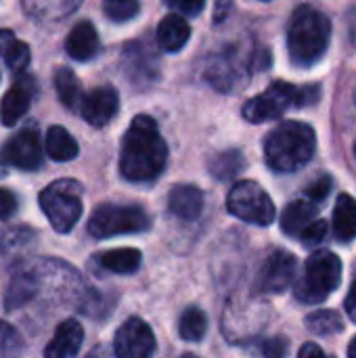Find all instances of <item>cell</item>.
Returning <instances> with one entry per match:
<instances>
[{"mask_svg":"<svg viewBox=\"0 0 356 358\" xmlns=\"http://www.w3.org/2000/svg\"><path fill=\"white\" fill-rule=\"evenodd\" d=\"M17 197L8 189H0V220H8L17 212Z\"/></svg>","mask_w":356,"mask_h":358,"instance_id":"36","label":"cell"},{"mask_svg":"<svg viewBox=\"0 0 356 358\" xmlns=\"http://www.w3.org/2000/svg\"><path fill=\"white\" fill-rule=\"evenodd\" d=\"M99 264L109 271V273H118V275H130L136 273L141 266V252L132 250V248H122V250H109L97 256Z\"/></svg>","mask_w":356,"mask_h":358,"instance_id":"26","label":"cell"},{"mask_svg":"<svg viewBox=\"0 0 356 358\" xmlns=\"http://www.w3.org/2000/svg\"><path fill=\"white\" fill-rule=\"evenodd\" d=\"M306 327L315 336H334L344 329L342 319L334 310H317L306 317Z\"/></svg>","mask_w":356,"mask_h":358,"instance_id":"30","label":"cell"},{"mask_svg":"<svg viewBox=\"0 0 356 358\" xmlns=\"http://www.w3.org/2000/svg\"><path fill=\"white\" fill-rule=\"evenodd\" d=\"M319 99L317 86L298 88L287 82H275L264 92L256 94L243 105V117L252 124H262L281 117L292 107H304Z\"/></svg>","mask_w":356,"mask_h":358,"instance_id":"5","label":"cell"},{"mask_svg":"<svg viewBox=\"0 0 356 358\" xmlns=\"http://www.w3.org/2000/svg\"><path fill=\"white\" fill-rule=\"evenodd\" d=\"M262 350H264V355L269 358H283L285 357V352H287V344H285V340L277 338V340L266 342Z\"/></svg>","mask_w":356,"mask_h":358,"instance_id":"37","label":"cell"},{"mask_svg":"<svg viewBox=\"0 0 356 358\" xmlns=\"http://www.w3.org/2000/svg\"><path fill=\"white\" fill-rule=\"evenodd\" d=\"M208 331V317L204 310L191 306L183 313L180 321H178V334L183 340L187 342H199Z\"/></svg>","mask_w":356,"mask_h":358,"instance_id":"29","label":"cell"},{"mask_svg":"<svg viewBox=\"0 0 356 358\" xmlns=\"http://www.w3.org/2000/svg\"><path fill=\"white\" fill-rule=\"evenodd\" d=\"M348 358H356V338L350 342V346H348Z\"/></svg>","mask_w":356,"mask_h":358,"instance_id":"40","label":"cell"},{"mask_svg":"<svg viewBox=\"0 0 356 358\" xmlns=\"http://www.w3.org/2000/svg\"><path fill=\"white\" fill-rule=\"evenodd\" d=\"M155 336L143 319H128L115 334L113 352L118 358H151L155 352Z\"/></svg>","mask_w":356,"mask_h":358,"instance_id":"11","label":"cell"},{"mask_svg":"<svg viewBox=\"0 0 356 358\" xmlns=\"http://www.w3.org/2000/svg\"><path fill=\"white\" fill-rule=\"evenodd\" d=\"M229 212L250 224L269 227L275 220V203L266 195V191L254 180L237 182L227 197Z\"/></svg>","mask_w":356,"mask_h":358,"instance_id":"9","label":"cell"},{"mask_svg":"<svg viewBox=\"0 0 356 358\" xmlns=\"http://www.w3.org/2000/svg\"><path fill=\"white\" fill-rule=\"evenodd\" d=\"M166 164L168 147L155 120L149 115H136L122 141V176L130 182H151L164 172Z\"/></svg>","mask_w":356,"mask_h":358,"instance_id":"2","label":"cell"},{"mask_svg":"<svg viewBox=\"0 0 356 358\" xmlns=\"http://www.w3.org/2000/svg\"><path fill=\"white\" fill-rule=\"evenodd\" d=\"M355 103H356V92H355Z\"/></svg>","mask_w":356,"mask_h":358,"instance_id":"42","label":"cell"},{"mask_svg":"<svg viewBox=\"0 0 356 358\" xmlns=\"http://www.w3.org/2000/svg\"><path fill=\"white\" fill-rule=\"evenodd\" d=\"M40 208L57 233H69L82 216V185L71 178L50 182L40 193Z\"/></svg>","mask_w":356,"mask_h":358,"instance_id":"7","label":"cell"},{"mask_svg":"<svg viewBox=\"0 0 356 358\" xmlns=\"http://www.w3.org/2000/svg\"><path fill=\"white\" fill-rule=\"evenodd\" d=\"M355 155H356V145H355Z\"/></svg>","mask_w":356,"mask_h":358,"instance_id":"43","label":"cell"},{"mask_svg":"<svg viewBox=\"0 0 356 358\" xmlns=\"http://www.w3.org/2000/svg\"><path fill=\"white\" fill-rule=\"evenodd\" d=\"M178 358H197V357H195V355H180Z\"/></svg>","mask_w":356,"mask_h":358,"instance_id":"41","label":"cell"},{"mask_svg":"<svg viewBox=\"0 0 356 358\" xmlns=\"http://www.w3.org/2000/svg\"><path fill=\"white\" fill-rule=\"evenodd\" d=\"M2 159L19 170H38L42 166V143L34 128L19 130L2 151Z\"/></svg>","mask_w":356,"mask_h":358,"instance_id":"13","label":"cell"},{"mask_svg":"<svg viewBox=\"0 0 356 358\" xmlns=\"http://www.w3.org/2000/svg\"><path fill=\"white\" fill-rule=\"evenodd\" d=\"M157 46L166 52H178L191 38V27L183 15H166L157 25Z\"/></svg>","mask_w":356,"mask_h":358,"instance_id":"19","label":"cell"},{"mask_svg":"<svg viewBox=\"0 0 356 358\" xmlns=\"http://www.w3.org/2000/svg\"><path fill=\"white\" fill-rule=\"evenodd\" d=\"M168 210L178 220H197L204 212V193L195 185H176L168 195Z\"/></svg>","mask_w":356,"mask_h":358,"instance_id":"17","label":"cell"},{"mask_svg":"<svg viewBox=\"0 0 356 358\" xmlns=\"http://www.w3.org/2000/svg\"><path fill=\"white\" fill-rule=\"evenodd\" d=\"M332 178L329 176H319V178H315L306 189H304V195H306V199L308 201H313V203H319V201H323L327 195H329V191H332Z\"/></svg>","mask_w":356,"mask_h":358,"instance_id":"33","label":"cell"},{"mask_svg":"<svg viewBox=\"0 0 356 358\" xmlns=\"http://www.w3.org/2000/svg\"><path fill=\"white\" fill-rule=\"evenodd\" d=\"M0 59L6 63V67L13 73H21L31 59L29 46L21 42L10 29H0Z\"/></svg>","mask_w":356,"mask_h":358,"instance_id":"22","label":"cell"},{"mask_svg":"<svg viewBox=\"0 0 356 358\" xmlns=\"http://www.w3.org/2000/svg\"><path fill=\"white\" fill-rule=\"evenodd\" d=\"M36 245V231L27 227H13L0 233V264L21 260Z\"/></svg>","mask_w":356,"mask_h":358,"instance_id":"20","label":"cell"},{"mask_svg":"<svg viewBox=\"0 0 356 358\" xmlns=\"http://www.w3.org/2000/svg\"><path fill=\"white\" fill-rule=\"evenodd\" d=\"M329 40H332V21L325 13L313 6L296 8L287 27V50L296 65L300 67L315 65L327 52Z\"/></svg>","mask_w":356,"mask_h":358,"instance_id":"4","label":"cell"},{"mask_svg":"<svg viewBox=\"0 0 356 358\" xmlns=\"http://www.w3.org/2000/svg\"><path fill=\"white\" fill-rule=\"evenodd\" d=\"M65 50L76 61H90L99 52V34L90 21H80L73 25L65 40Z\"/></svg>","mask_w":356,"mask_h":358,"instance_id":"18","label":"cell"},{"mask_svg":"<svg viewBox=\"0 0 356 358\" xmlns=\"http://www.w3.org/2000/svg\"><path fill=\"white\" fill-rule=\"evenodd\" d=\"M82 340H84L82 325L76 319H67L57 327L52 340L44 348V358H73L80 352Z\"/></svg>","mask_w":356,"mask_h":358,"instance_id":"16","label":"cell"},{"mask_svg":"<svg viewBox=\"0 0 356 358\" xmlns=\"http://www.w3.org/2000/svg\"><path fill=\"white\" fill-rule=\"evenodd\" d=\"M344 308H346L348 317L356 323V279L353 281V285H350V292H348V296H346Z\"/></svg>","mask_w":356,"mask_h":358,"instance_id":"39","label":"cell"},{"mask_svg":"<svg viewBox=\"0 0 356 358\" xmlns=\"http://www.w3.org/2000/svg\"><path fill=\"white\" fill-rule=\"evenodd\" d=\"M250 71H252L250 59L243 55L239 46H225L222 50L214 52L206 63L208 82L222 92L241 88Z\"/></svg>","mask_w":356,"mask_h":358,"instance_id":"10","label":"cell"},{"mask_svg":"<svg viewBox=\"0 0 356 358\" xmlns=\"http://www.w3.org/2000/svg\"><path fill=\"white\" fill-rule=\"evenodd\" d=\"M296 275V258L285 250H275L262 264L256 287L264 294H283Z\"/></svg>","mask_w":356,"mask_h":358,"instance_id":"12","label":"cell"},{"mask_svg":"<svg viewBox=\"0 0 356 358\" xmlns=\"http://www.w3.org/2000/svg\"><path fill=\"white\" fill-rule=\"evenodd\" d=\"M170 8L178 10L180 15H189V17H195L204 10L206 6V0H164Z\"/></svg>","mask_w":356,"mask_h":358,"instance_id":"35","label":"cell"},{"mask_svg":"<svg viewBox=\"0 0 356 358\" xmlns=\"http://www.w3.org/2000/svg\"><path fill=\"white\" fill-rule=\"evenodd\" d=\"M149 216L138 206H113L105 203L99 206L90 220H88V233L97 239H107L115 235H128V233H141L149 229Z\"/></svg>","mask_w":356,"mask_h":358,"instance_id":"8","label":"cell"},{"mask_svg":"<svg viewBox=\"0 0 356 358\" xmlns=\"http://www.w3.org/2000/svg\"><path fill=\"white\" fill-rule=\"evenodd\" d=\"M105 13L113 21H128L138 13V0H105Z\"/></svg>","mask_w":356,"mask_h":358,"instance_id":"32","label":"cell"},{"mask_svg":"<svg viewBox=\"0 0 356 358\" xmlns=\"http://www.w3.org/2000/svg\"><path fill=\"white\" fill-rule=\"evenodd\" d=\"M208 168H210V172H212L214 178H218V180H231V178H235L245 168V159H243V153L241 151L231 149V151L216 153L210 159Z\"/></svg>","mask_w":356,"mask_h":358,"instance_id":"28","label":"cell"},{"mask_svg":"<svg viewBox=\"0 0 356 358\" xmlns=\"http://www.w3.org/2000/svg\"><path fill=\"white\" fill-rule=\"evenodd\" d=\"M118 109H120V99H118L115 88H111V86H99V88L90 90L88 94H84V99L80 103L82 117L94 128L107 126L115 117Z\"/></svg>","mask_w":356,"mask_h":358,"instance_id":"14","label":"cell"},{"mask_svg":"<svg viewBox=\"0 0 356 358\" xmlns=\"http://www.w3.org/2000/svg\"><path fill=\"white\" fill-rule=\"evenodd\" d=\"M298 358H332L327 352H323V348L321 346H317V344H304L302 348H300V355Z\"/></svg>","mask_w":356,"mask_h":358,"instance_id":"38","label":"cell"},{"mask_svg":"<svg viewBox=\"0 0 356 358\" xmlns=\"http://www.w3.org/2000/svg\"><path fill=\"white\" fill-rule=\"evenodd\" d=\"M334 233L342 243H348L356 237V201L346 193H342L336 201Z\"/></svg>","mask_w":356,"mask_h":358,"instance_id":"24","label":"cell"},{"mask_svg":"<svg viewBox=\"0 0 356 358\" xmlns=\"http://www.w3.org/2000/svg\"><path fill=\"white\" fill-rule=\"evenodd\" d=\"M55 88H57V94H59L61 103L67 109H80V103H82L84 94H82L80 80L76 78V73L69 67H61V69L55 71Z\"/></svg>","mask_w":356,"mask_h":358,"instance_id":"27","label":"cell"},{"mask_svg":"<svg viewBox=\"0 0 356 358\" xmlns=\"http://www.w3.org/2000/svg\"><path fill=\"white\" fill-rule=\"evenodd\" d=\"M34 78L31 76H17L15 84L4 92L0 101V122L4 126H15L29 109L34 96Z\"/></svg>","mask_w":356,"mask_h":358,"instance_id":"15","label":"cell"},{"mask_svg":"<svg viewBox=\"0 0 356 358\" xmlns=\"http://www.w3.org/2000/svg\"><path fill=\"white\" fill-rule=\"evenodd\" d=\"M82 0H23L25 10L40 21H59L71 15Z\"/></svg>","mask_w":356,"mask_h":358,"instance_id":"25","label":"cell"},{"mask_svg":"<svg viewBox=\"0 0 356 358\" xmlns=\"http://www.w3.org/2000/svg\"><path fill=\"white\" fill-rule=\"evenodd\" d=\"M23 352V340L19 336V331L0 321V358H19Z\"/></svg>","mask_w":356,"mask_h":358,"instance_id":"31","label":"cell"},{"mask_svg":"<svg viewBox=\"0 0 356 358\" xmlns=\"http://www.w3.org/2000/svg\"><path fill=\"white\" fill-rule=\"evenodd\" d=\"M327 237V222L325 220H315L306 227V231L302 233V241L308 245V248H315L319 245L321 241H325Z\"/></svg>","mask_w":356,"mask_h":358,"instance_id":"34","label":"cell"},{"mask_svg":"<svg viewBox=\"0 0 356 358\" xmlns=\"http://www.w3.org/2000/svg\"><path fill=\"white\" fill-rule=\"evenodd\" d=\"M317 149V134L308 124L283 122L264 141L266 164L275 172H296L306 166Z\"/></svg>","mask_w":356,"mask_h":358,"instance_id":"3","label":"cell"},{"mask_svg":"<svg viewBox=\"0 0 356 358\" xmlns=\"http://www.w3.org/2000/svg\"><path fill=\"white\" fill-rule=\"evenodd\" d=\"M84 296V283L80 273L69 264L46 258L34 264H23L15 271L6 296L4 308L21 310L31 302H55V304H76Z\"/></svg>","mask_w":356,"mask_h":358,"instance_id":"1","label":"cell"},{"mask_svg":"<svg viewBox=\"0 0 356 358\" xmlns=\"http://www.w3.org/2000/svg\"><path fill=\"white\" fill-rule=\"evenodd\" d=\"M315 216H317V208L313 201L308 199L292 201L281 214V231L290 237H302L306 227L315 222Z\"/></svg>","mask_w":356,"mask_h":358,"instance_id":"21","label":"cell"},{"mask_svg":"<svg viewBox=\"0 0 356 358\" xmlns=\"http://www.w3.org/2000/svg\"><path fill=\"white\" fill-rule=\"evenodd\" d=\"M264 2H266V0H264Z\"/></svg>","mask_w":356,"mask_h":358,"instance_id":"44","label":"cell"},{"mask_svg":"<svg viewBox=\"0 0 356 358\" xmlns=\"http://www.w3.org/2000/svg\"><path fill=\"white\" fill-rule=\"evenodd\" d=\"M44 149L48 153V157L55 162H71L80 153L76 138L63 126H50L48 128L46 138H44Z\"/></svg>","mask_w":356,"mask_h":358,"instance_id":"23","label":"cell"},{"mask_svg":"<svg viewBox=\"0 0 356 358\" xmlns=\"http://www.w3.org/2000/svg\"><path fill=\"white\" fill-rule=\"evenodd\" d=\"M342 281V262L340 258L329 252L321 250L315 252L306 264H304V275L296 283V300L304 304H321L332 296V292L338 289Z\"/></svg>","mask_w":356,"mask_h":358,"instance_id":"6","label":"cell"}]
</instances>
